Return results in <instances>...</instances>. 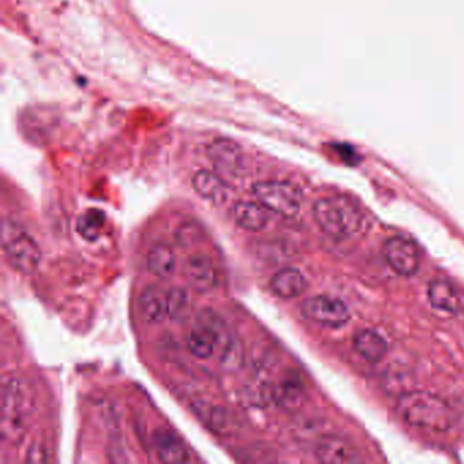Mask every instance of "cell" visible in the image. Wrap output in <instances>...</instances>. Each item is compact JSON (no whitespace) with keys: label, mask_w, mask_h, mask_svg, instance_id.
Listing matches in <instances>:
<instances>
[{"label":"cell","mask_w":464,"mask_h":464,"mask_svg":"<svg viewBox=\"0 0 464 464\" xmlns=\"http://www.w3.org/2000/svg\"><path fill=\"white\" fill-rule=\"evenodd\" d=\"M105 224V214L102 211L91 208L78 219L77 230L85 240H97Z\"/></svg>","instance_id":"obj_22"},{"label":"cell","mask_w":464,"mask_h":464,"mask_svg":"<svg viewBox=\"0 0 464 464\" xmlns=\"http://www.w3.org/2000/svg\"><path fill=\"white\" fill-rule=\"evenodd\" d=\"M316 456L322 463L346 464L357 461L355 453L342 440L330 437L317 445Z\"/></svg>","instance_id":"obj_18"},{"label":"cell","mask_w":464,"mask_h":464,"mask_svg":"<svg viewBox=\"0 0 464 464\" xmlns=\"http://www.w3.org/2000/svg\"><path fill=\"white\" fill-rule=\"evenodd\" d=\"M385 260L399 276H412L420 268V252L417 246L409 238L395 236L384 244Z\"/></svg>","instance_id":"obj_8"},{"label":"cell","mask_w":464,"mask_h":464,"mask_svg":"<svg viewBox=\"0 0 464 464\" xmlns=\"http://www.w3.org/2000/svg\"><path fill=\"white\" fill-rule=\"evenodd\" d=\"M208 157L214 169L225 178H238L243 172L246 156L236 140L217 138L208 145Z\"/></svg>","instance_id":"obj_7"},{"label":"cell","mask_w":464,"mask_h":464,"mask_svg":"<svg viewBox=\"0 0 464 464\" xmlns=\"http://www.w3.org/2000/svg\"><path fill=\"white\" fill-rule=\"evenodd\" d=\"M274 398L281 406L295 409L303 401V387L295 379H286L274 390Z\"/></svg>","instance_id":"obj_21"},{"label":"cell","mask_w":464,"mask_h":464,"mask_svg":"<svg viewBox=\"0 0 464 464\" xmlns=\"http://www.w3.org/2000/svg\"><path fill=\"white\" fill-rule=\"evenodd\" d=\"M314 221L323 232L334 238L350 237L360 230L362 213L350 198H323L314 206Z\"/></svg>","instance_id":"obj_3"},{"label":"cell","mask_w":464,"mask_h":464,"mask_svg":"<svg viewBox=\"0 0 464 464\" xmlns=\"http://www.w3.org/2000/svg\"><path fill=\"white\" fill-rule=\"evenodd\" d=\"M396 412L410 426L425 430L447 431L453 425L452 409L447 401L423 391L403 393L396 404Z\"/></svg>","instance_id":"obj_2"},{"label":"cell","mask_w":464,"mask_h":464,"mask_svg":"<svg viewBox=\"0 0 464 464\" xmlns=\"http://www.w3.org/2000/svg\"><path fill=\"white\" fill-rule=\"evenodd\" d=\"M303 314L311 322L325 327H341L350 319L346 304L328 295H314L304 301Z\"/></svg>","instance_id":"obj_6"},{"label":"cell","mask_w":464,"mask_h":464,"mask_svg":"<svg viewBox=\"0 0 464 464\" xmlns=\"http://www.w3.org/2000/svg\"><path fill=\"white\" fill-rule=\"evenodd\" d=\"M153 447L160 460L165 463H187L191 460L188 448L173 431L159 429L153 434Z\"/></svg>","instance_id":"obj_12"},{"label":"cell","mask_w":464,"mask_h":464,"mask_svg":"<svg viewBox=\"0 0 464 464\" xmlns=\"http://www.w3.org/2000/svg\"><path fill=\"white\" fill-rule=\"evenodd\" d=\"M168 293H164L161 287L151 285L145 289L140 295V311L143 319L151 324L161 323L168 316L167 305Z\"/></svg>","instance_id":"obj_16"},{"label":"cell","mask_w":464,"mask_h":464,"mask_svg":"<svg viewBox=\"0 0 464 464\" xmlns=\"http://www.w3.org/2000/svg\"><path fill=\"white\" fill-rule=\"evenodd\" d=\"M184 276L195 292H210L217 282V270L213 259L206 254L191 255L184 263Z\"/></svg>","instance_id":"obj_9"},{"label":"cell","mask_w":464,"mask_h":464,"mask_svg":"<svg viewBox=\"0 0 464 464\" xmlns=\"http://www.w3.org/2000/svg\"><path fill=\"white\" fill-rule=\"evenodd\" d=\"M0 399L2 441L17 445L25 437L36 410L34 387L26 380L13 377L4 382Z\"/></svg>","instance_id":"obj_1"},{"label":"cell","mask_w":464,"mask_h":464,"mask_svg":"<svg viewBox=\"0 0 464 464\" xmlns=\"http://www.w3.org/2000/svg\"><path fill=\"white\" fill-rule=\"evenodd\" d=\"M148 268L161 279H169L176 271V255L167 244H157L149 251Z\"/></svg>","instance_id":"obj_19"},{"label":"cell","mask_w":464,"mask_h":464,"mask_svg":"<svg viewBox=\"0 0 464 464\" xmlns=\"http://www.w3.org/2000/svg\"><path fill=\"white\" fill-rule=\"evenodd\" d=\"M353 344L355 352L369 362H379L388 350L385 339L373 330H362L355 334Z\"/></svg>","instance_id":"obj_17"},{"label":"cell","mask_w":464,"mask_h":464,"mask_svg":"<svg viewBox=\"0 0 464 464\" xmlns=\"http://www.w3.org/2000/svg\"><path fill=\"white\" fill-rule=\"evenodd\" d=\"M428 297L431 305L447 314H458L461 308L460 297L455 287L445 279H433L429 284Z\"/></svg>","instance_id":"obj_15"},{"label":"cell","mask_w":464,"mask_h":464,"mask_svg":"<svg viewBox=\"0 0 464 464\" xmlns=\"http://www.w3.org/2000/svg\"><path fill=\"white\" fill-rule=\"evenodd\" d=\"M9 227V233H4V249L7 262L18 273L31 276L36 273L42 263V249L32 236L21 232L15 225Z\"/></svg>","instance_id":"obj_5"},{"label":"cell","mask_w":464,"mask_h":464,"mask_svg":"<svg viewBox=\"0 0 464 464\" xmlns=\"http://www.w3.org/2000/svg\"><path fill=\"white\" fill-rule=\"evenodd\" d=\"M252 192L266 208L286 218L297 216L303 206V192L289 181H257Z\"/></svg>","instance_id":"obj_4"},{"label":"cell","mask_w":464,"mask_h":464,"mask_svg":"<svg viewBox=\"0 0 464 464\" xmlns=\"http://www.w3.org/2000/svg\"><path fill=\"white\" fill-rule=\"evenodd\" d=\"M26 460L31 461V463H44V461H47L48 453L47 450H45L44 445H43L42 442H34V444H32L31 448H29Z\"/></svg>","instance_id":"obj_24"},{"label":"cell","mask_w":464,"mask_h":464,"mask_svg":"<svg viewBox=\"0 0 464 464\" xmlns=\"http://www.w3.org/2000/svg\"><path fill=\"white\" fill-rule=\"evenodd\" d=\"M268 208L262 203L238 202L233 208L232 216L236 225L246 232H262L270 221Z\"/></svg>","instance_id":"obj_13"},{"label":"cell","mask_w":464,"mask_h":464,"mask_svg":"<svg viewBox=\"0 0 464 464\" xmlns=\"http://www.w3.org/2000/svg\"><path fill=\"white\" fill-rule=\"evenodd\" d=\"M192 187L198 195L208 202L222 205L229 199V186L225 181L224 176L218 172H211V170L202 169L195 173L192 178Z\"/></svg>","instance_id":"obj_11"},{"label":"cell","mask_w":464,"mask_h":464,"mask_svg":"<svg viewBox=\"0 0 464 464\" xmlns=\"http://www.w3.org/2000/svg\"><path fill=\"white\" fill-rule=\"evenodd\" d=\"M168 316L173 320L186 316L189 306V295L183 287H173L168 292Z\"/></svg>","instance_id":"obj_23"},{"label":"cell","mask_w":464,"mask_h":464,"mask_svg":"<svg viewBox=\"0 0 464 464\" xmlns=\"http://www.w3.org/2000/svg\"><path fill=\"white\" fill-rule=\"evenodd\" d=\"M194 411L205 422V425L218 436H233L238 429L237 420L222 407L199 401L195 404Z\"/></svg>","instance_id":"obj_10"},{"label":"cell","mask_w":464,"mask_h":464,"mask_svg":"<svg viewBox=\"0 0 464 464\" xmlns=\"http://www.w3.org/2000/svg\"><path fill=\"white\" fill-rule=\"evenodd\" d=\"M270 286L274 295L284 300H290L305 292L306 279L303 273L295 268H282L271 279Z\"/></svg>","instance_id":"obj_14"},{"label":"cell","mask_w":464,"mask_h":464,"mask_svg":"<svg viewBox=\"0 0 464 464\" xmlns=\"http://www.w3.org/2000/svg\"><path fill=\"white\" fill-rule=\"evenodd\" d=\"M187 346L192 355L200 360H208L216 353L217 344L213 335L206 328L198 325L187 339Z\"/></svg>","instance_id":"obj_20"}]
</instances>
